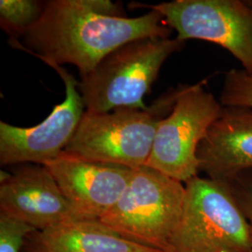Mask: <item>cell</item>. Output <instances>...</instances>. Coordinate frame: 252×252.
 I'll use <instances>...</instances> for the list:
<instances>
[{
  "instance_id": "obj_3",
  "label": "cell",
  "mask_w": 252,
  "mask_h": 252,
  "mask_svg": "<svg viewBox=\"0 0 252 252\" xmlns=\"http://www.w3.org/2000/svg\"><path fill=\"white\" fill-rule=\"evenodd\" d=\"M176 38H141L107 55L92 72L81 77L79 91L86 111L104 113L118 108L147 109L143 97L163 63L180 51Z\"/></svg>"
},
{
  "instance_id": "obj_6",
  "label": "cell",
  "mask_w": 252,
  "mask_h": 252,
  "mask_svg": "<svg viewBox=\"0 0 252 252\" xmlns=\"http://www.w3.org/2000/svg\"><path fill=\"white\" fill-rule=\"evenodd\" d=\"M206 81L180 86L170 113L157 126L147 166L182 183L200 171L197 153L210 126L222 111V105L207 92Z\"/></svg>"
},
{
  "instance_id": "obj_13",
  "label": "cell",
  "mask_w": 252,
  "mask_h": 252,
  "mask_svg": "<svg viewBox=\"0 0 252 252\" xmlns=\"http://www.w3.org/2000/svg\"><path fill=\"white\" fill-rule=\"evenodd\" d=\"M44 5L36 0H1V27L11 36H25L41 17Z\"/></svg>"
},
{
  "instance_id": "obj_10",
  "label": "cell",
  "mask_w": 252,
  "mask_h": 252,
  "mask_svg": "<svg viewBox=\"0 0 252 252\" xmlns=\"http://www.w3.org/2000/svg\"><path fill=\"white\" fill-rule=\"evenodd\" d=\"M0 212L42 231L74 220L67 200L45 165L23 164L1 171Z\"/></svg>"
},
{
  "instance_id": "obj_17",
  "label": "cell",
  "mask_w": 252,
  "mask_h": 252,
  "mask_svg": "<svg viewBox=\"0 0 252 252\" xmlns=\"http://www.w3.org/2000/svg\"></svg>"
},
{
  "instance_id": "obj_5",
  "label": "cell",
  "mask_w": 252,
  "mask_h": 252,
  "mask_svg": "<svg viewBox=\"0 0 252 252\" xmlns=\"http://www.w3.org/2000/svg\"><path fill=\"white\" fill-rule=\"evenodd\" d=\"M185 184L147 165L134 169L122 196L100 222L130 241L168 252Z\"/></svg>"
},
{
  "instance_id": "obj_12",
  "label": "cell",
  "mask_w": 252,
  "mask_h": 252,
  "mask_svg": "<svg viewBox=\"0 0 252 252\" xmlns=\"http://www.w3.org/2000/svg\"><path fill=\"white\" fill-rule=\"evenodd\" d=\"M33 252H162L116 234L99 220H70L38 231Z\"/></svg>"
},
{
  "instance_id": "obj_1",
  "label": "cell",
  "mask_w": 252,
  "mask_h": 252,
  "mask_svg": "<svg viewBox=\"0 0 252 252\" xmlns=\"http://www.w3.org/2000/svg\"><path fill=\"white\" fill-rule=\"evenodd\" d=\"M109 0L46 1L41 17L17 47L46 63L75 65L81 77L92 72L110 53L141 38H168L172 29L151 9L135 18Z\"/></svg>"
},
{
  "instance_id": "obj_16",
  "label": "cell",
  "mask_w": 252,
  "mask_h": 252,
  "mask_svg": "<svg viewBox=\"0 0 252 252\" xmlns=\"http://www.w3.org/2000/svg\"><path fill=\"white\" fill-rule=\"evenodd\" d=\"M229 184L248 220L251 233L252 252V172L246 173L236 179L226 182Z\"/></svg>"
},
{
  "instance_id": "obj_14",
  "label": "cell",
  "mask_w": 252,
  "mask_h": 252,
  "mask_svg": "<svg viewBox=\"0 0 252 252\" xmlns=\"http://www.w3.org/2000/svg\"><path fill=\"white\" fill-rule=\"evenodd\" d=\"M220 102L222 107L252 108V74L243 69L226 72Z\"/></svg>"
},
{
  "instance_id": "obj_7",
  "label": "cell",
  "mask_w": 252,
  "mask_h": 252,
  "mask_svg": "<svg viewBox=\"0 0 252 252\" xmlns=\"http://www.w3.org/2000/svg\"><path fill=\"white\" fill-rule=\"evenodd\" d=\"M149 9L160 12L177 38L222 47L252 74V3L241 0H174Z\"/></svg>"
},
{
  "instance_id": "obj_15",
  "label": "cell",
  "mask_w": 252,
  "mask_h": 252,
  "mask_svg": "<svg viewBox=\"0 0 252 252\" xmlns=\"http://www.w3.org/2000/svg\"><path fill=\"white\" fill-rule=\"evenodd\" d=\"M36 231L27 222L0 212V252H21L27 236Z\"/></svg>"
},
{
  "instance_id": "obj_11",
  "label": "cell",
  "mask_w": 252,
  "mask_h": 252,
  "mask_svg": "<svg viewBox=\"0 0 252 252\" xmlns=\"http://www.w3.org/2000/svg\"><path fill=\"white\" fill-rule=\"evenodd\" d=\"M200 171L229 182L252 172V108L223 107L197 153Z\"/></svg>"
},
{
  "instance_id": "obj_4",
  "label": "cell",
  "mask_w": 252,
  "mask_h": 252,
  "mask_svg": "<svg viewBox=\"0 0 252 252\" xmlns=\"http://www.w3.org/2000/svg\"><path fill=\"white\" fill-rule=\"evenodd\" d=\"M248 220L228 183L196 177L185 183L168 252H251Z\"/></svg>"
},
{
  "instance_id": "obj_9",
  "label": "cell",
  "mask_w": 252,
  "mask_h": 252,
  "mask_svg": "<svg viewBox=\"0 0 252 252\" xmlns=\"http://www.w3.org/2000/svg\"><path fill=\"white\" fill-rule=\"evenodd\" d=\"M45 166L54 176L77 220H99L114 207L134 169L92 162L63 153Z\"/></svg>"
},
{
  "instance_id": "obj_2",
  "label": "cell",
  "mask_w": 252,
  "mask_h": 252,
  "mask_svg": "<svg viewBox=\"0 0 252 252\" xmlns=\"http://www.w3.org/2000/svg\"><path fill=\"white\" fill-rule=\"evenodd\" d=\"M180 87L162 94L147 109L86 111L63 153L92 162L137 169L146 165L160 121L174 107Z\"/></svg>"
},
{
  "instance_id": "obj_8",
  "label": "cell",
  "mask_w": 252,
  "mask_h": 252,
  "mask_svg": "<svg viewBox=\"0 0 252 252\" xmlns=\"http://www.w3.org/2000/svg\"><path fill=\"white\" fill-rule=\"evenodd\" d=\"M65 88V98L37 126L18 127L0 122V163L46 165L58 158L80 125L86 108L79 91V81L61 65L48 63Z\"/></svg>"
}]
</instances>
